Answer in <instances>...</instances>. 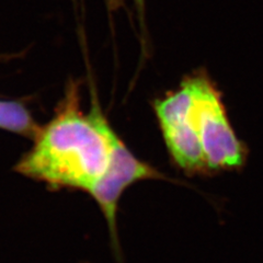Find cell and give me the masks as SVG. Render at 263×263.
Listing matches in <instances>:
<instances>
[{
  "mask_svg": "<svg viewBox=\"0 0 263 263\" xmlns=\"http://www.w3.org/2000/svg\"><path fill=\"white\" fill-rule=\"evenodd\" d=\"M78 87L71 85L55 117L41 127L31 149L19 161L21 175L54 186L89 192L109 166L111 124L96 93L91 108L80 106Z\"/></svg>",
  "mask_w": 263,
  "mask_h": 263,
  "instance_id": "obj_1",
  "label": "cell"
},
{
  "mask_svg": "<svg viewBox=\"0 0 263 263\" xmlns=\"http://www.w3.org/2000/svg\"><path fill=\"white\" fill-rule=\"evenodd\" d=\"M185 78L191 90V124L209 174L241 168L248 149L229 121L220 91L204 71L193 72Z\"/></svg>",
  "mask_w": 263,
  "mask_h": 263,
  "instance_id": "obj_2",
  "label": "cell"
},
{
  "mask_svg": "<svg viewBox=\"0 0 263 263\" xmlns=\"http://www.w3.org/2000/svg\"><path fill=\"white\" fill-rule=\"evenodd\" d=\"M153 108L171 159L187 174H209L190 119L191 90L186 78L177 89L156 99Z\"/></svg>",
  "mask_w": 263,
  "mask_h": 263,
  "instance_id": "obj_3",
  "label": "cell"
},
{
  "mask_svg": "<svg viewBox=\"0 0 263 263\" xmlns=\"http://www.w3.org/2000/svg\"><path fill=\"white\" fill-rule=\"evenodd\" d=\"M110 143L111 157L109 166L88 193L93 197L102 211L113 243L115 248H118L117 212L123 192L138 181L163 177L157 169L138 159L113 127L110 129Z\"/></svg>",
  "mask_w": 263,
  "mask_h": 263,
  "instance_id": "obj_4",
  "label": "cell"
},
{
  "mask_svg": "<svg viewBox=\"0 0 263 263\" xmlns=\"http://www.w3.org/2000/svg\"><path fill=\"white\" fill-rule=\"evenodd\" d=\"M0 128L33 139L41 129L26 106L7 100H0Z\"/></svg>",
  "mask_w": 263,
  "mask_h": 263,
  "instance_id": "obj_5",
  "label": "cell"
},
{
  "mask_svg": "<svg viewBox=\"0 0 263 263\" xmlns=\"http://www.w3.org/2000/svg\"><path fill=\"white\" fill-rule=\"evenodd\" d=\"M133 3H134V7H135V10L137 13L139 24H141V28H142V30H145L146 29V24H145L146 0H133Z\"/></svg>",
  "mask_w": 263,
  "mask_h": 263,
  "instance_id": "obj_6",
  "label": "cell"
},
{
  "mask_svg": "<svg viewBox=\"0 0 263 263\" xmlns=\"http://www.w3.org/2000/svg\"><path fill=\"white\" fill-rule=\"evenodd\" d=\"M106 4L111 8V9H118L119 7L122 6V0H105Z\"/></svg>",
  "mask_w": 263,
  "mask_h": 263,
  "instance_id": "obj_7",
  "label": "cell"
}]
</instances>
